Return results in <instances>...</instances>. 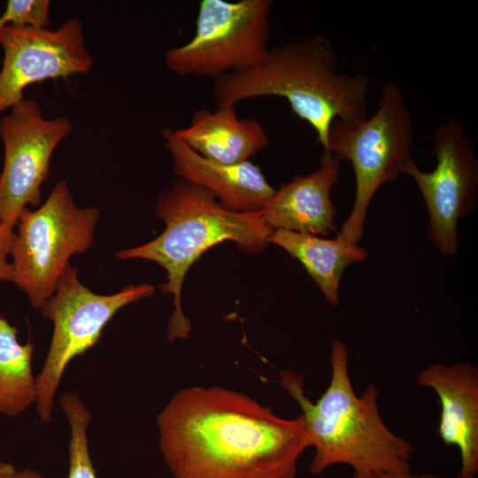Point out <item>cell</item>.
<instances>
[{"label": "cell", "mask_w": 478, "mask_h": 478, "mask_svg": "<svg viewBox=\"0 0 478 478\" xmlns=\"http://www.w3.org/2000/svg\"><path fill=\"white\" fill-rule=\"evenodd\" d=\"M150 284H130L112 295L94 293L78 278L70 265L60 277L55 292L41 308L53 324L49 351L36 376V411L40 420L52 419L54 397L71 360L84 354L99 341L106 324L125 305L153 295Z\"/></svg>", "instance_id": "cell-8"}, {"label": "cell", "mask_w": 478, "mask_h": 478, "mask_svg": "<svg viewBox=\"0 0 478 478\" xmlns=\"http://www.w3.org/2000/svg\"><path fill=\"white\" fill-rule=\"evenodd\" d=\"M272 0H202L193 37L165 53L180 76L215 80L255 66L270 50Z\"/></svg>", "instance_id": "cell-7"}, {"label": "cell", "mask_w": 478, "mask_h": 478, "mask_svg": "<svg viewBox=\"0 0 478 478\" xmlns=\"http://www.w3.org/2000/svg\"><path fill=\"white\" fill-rule=\"evenodd\" d=\"M49 10V0H9L0 17V27L14 26L48 28Z\"/></svg>", "instance_id": "cell-19"}, {"label": "cell", "mask_w": 478, "mask_h": 478, "mask_svg": "<svg viewBox=\"0 0 478 478\" xmlns=\"http://www.w3.org/2000/svg\"><path fill=\"white\" fill-rule=\"evenodd\" d=\"M331 376L328 388L312 402L300 374L283 370L279 383L299 405L314 455L309 466L312 475L343 464L354 472H412L413 446L392 432L378 405L379 390L371 383L358 396L349 372L348 346L335 339L330 349Z\"/></svg>", "instance_id": "cell-2"}, {"label": "cell", "mask_w": 478, "mask_h": 478, "mask_svg": "<svg viewBox=\"0 0 478 478\" xmlns=\"http://www.w3.org/2000/svg\"><path fill=\"white\" fill-rule=\"evenodd\" d=\"M0 46L4 50L0 115L24 99L23 92L30 84L85 74L94 66L78 18L69 19L56 30L2 27Z\"/></svg>", "instance_id": "cell-11"}, {"label": "cell", "mask_w": 478, "mask_h": 478, "mask_svg": "<svg viewBox=\"0 0 478 478\" xmlns=\"http://www.w3.org/2000/svg\"><path fill=\"white\" fill-rule=\"evenodd\" d=\"M431 172L414 163L405 174L412 177L426 204L428 239L443 256L458 251L459 220L469 216L477 202L478 160L472 138L455 116L440 123L433 133Z\"/></svg>", "instance_id": "cell-9"}, {"label": "cell", "mask_w": 478, "mask_h": 478, "mask_svg": "<svg viewBox=\"0 0 478 478\" xmlns=\"http://www.w3.org/2000/svg\"><path fill=\"white\" fill-rule=\"evenodd\" d=\"M177 136L203 157L224 164H238L269 145L260 122L239 119L235 105L201 109L189 126L174 129Z\"/></svg>", "instance_id": "cell-15"}, {"label": "cell", "mask_w": 478, "mask_h": 478, "mask_svg": "<svg viewBox=\"0 0 478 478\" xmlns=\"http://www.w3.org/2000/svg\"><path fill=\"white\" fill-rule=\"evenodd\" d=\"M100 216L98 208L79 207L64 181L37 209L23 211L11 252L12 282L34 308L53 295L70 258L90 248Z\"/></svg>", "instance_id": "cell-6"}, {"label": "cell", "mask_w": 478, "mask_h": 478, "mask_svg": "<svg viewBox=\"0 0 478 478\" xmlns=\"http://www.w3.org/2000/svg\"><path fill=\"white\" fill-rule=\"evenodd\" d=\"M416 382L437 395L441 413L438 435L446 445L459 449L457 478L478 473V369L466 363H437L423 368Z\"/></svg>", "instance_id": "cell-12"}, {"label": "cell", "mask_w": 478, "mask_h": 478, "mask_svg": "<svg viewBox=\"0 0 478 478\" xmlns=\"http://www.w3.org/2000/svg\"><path fill=\"white\" fill-rule=\"evenodd\" d=\"M34 350L32 343H19L18 329L0 313V414L14 418L36 404Z\"/></svg>", "instance_id": "cell-17"}, {"label": "cell", "mask_w": 478, "mask_h": 478, "mask_svg": "<svg viewBox=\"0 0 478 478\" xmlns=\"http://www.w3.org/2000/svg\"><path fill=\"white\" fill-rule=\"evenodd\" d=\"M350 478H445L443 476L436 474H429V473H423L420 474L406 473V474H394V473H388V472H379V471H372V472H354L352 473L351 476Z\"/></svg>", "instance_id": "cell-21"}, {"label": "cell", "mask_w": 478, "mask_h": 478, "mask_svg": "<svg viewBox=\"0 0 478 478\" xmlns=\"http://www.w3.org/2000/svg\"><path fill=\"white\" fill-rule=\"evenodd\" d=\"M161 137L171 155L175 174L206 189L230 211H262L275 191L261 170L251 161L224 164L208 159L192 150L168 127L162 129Z\"/></svg>", "instance_id": "cell-13"}, {"label": "cell", "mask_w": 478, "mask_h": 478, "mask_svg": "<svg viewBox=\"0 0 478 478\" xmlns=\"http://www.w3.org/2000/svg\"><path fill=\"white\" fill-rule=\"evenodd\" d=\"M338 66L335 47L320 35L270 48L255 66L215 80V106L259 96L283 97L313 128L317 142L327 150L335 120L356 122L368 117L369 79L361 72L340 73Z\"/></svg>", "instance_id": "cell-3"}, {"label": "cell", "mask_w": 478, "mask_h": 478, "mask_svg": "<svg viewBox=\"0 0 478 478\" xmlns=\"http://www.w3.org/2000/svg\"><path fill=\"white\" fill-rule=\"evenodd\" d=\"M157 426L174 478H296L310 447L302 414L281 418L245 394L217 386L181 389Z\"/></svg>", "instance_id": "cell-1"}, {"label": "cell", "mask_w": 478, "mask_h": 478, "mask_svg": "<svg viewBox=\"0 0 478 478\" xmlns=\"http://www.w3.org/2000/svg\"><path fill=\"white\" fill-rule=\"evenodd\" d=\"M341 163L324 150L316 171L298 175L274 191L262 210L266 223L273 230L313 235L335 232L336 209L330 192L338 182Z\"/></svg>", "instance_id": "cell-14"}, {"label": "cell", "mask_w": 478, "mask_h": 478, "mask_svg": "<svg viewBox=\"0 0 478 478\" xmlns=\"http://www.w3.org/2000/svg\"><path fill=\"white\" fill-rule=\"evenodd\" d=\"M155 212L166 224L163 233L147 243L118 251L116 257L153 261L166 270L162 293L173 297L167 339L185 340L191 323L182 311L181 288L192 264L209 248L227 240L243 251L259 252L269 243L273 229L264 220L262 211H230L206 189L181 179L158 197Z\"/></svg>", "instance_id": "cell-4"}, {"label": "cell", "mask_w": 478, "mask_h": 478, "mask_svg": "<svg viewBox=\"0 0 478 478\" xmlns=\"http://www.w3.org/2000/svg\"><path fill=\"white\" fill-rule=\"evenodd\" d=\"M59 405L70 426L68 478H96L89 450L90 412L73 392L62 393Z\"/></svg>", "instance_id": "cell-18"}, {"label": "cell", "mask_w": 478, "mask_h": 478, "mask_svg": "<svg viewBox=\"0 0 478 478\" xmlns=\"http://www.w3.org/2000/svg\"><path fill=\"white\" fill-rule=\"evenodd\" d=\"M413 143L412 115L396 82L383 86L379 107L372 116L356 122H332L327 150L341 162L351 163L356 181L353 207L336 236L349 243L362 238L374 194L415 163L411 156Z\"/></svg>", "instance_id": "cell-5"}, {"label": "cell", "mask_w": 478, "mask_h": 478, "mask_svg": "<svg viewBox=\"0 0 478 478\" xmlns=\"http://www.w3.org/2000/svg\"><path fill=\"white\" fill-rule=\"evenodd\" d=\"M268 243L281 247L299 260L332 306L339 303V286L346 267L365 260L367 256L364 248L338 236L325 239L306 233L275 229Z\"/></svg>", "instance_id": "cell-16"}, {"label": "cell", "mask_w": 478, "mask_h": 478, "mask_svg": "<svg viewBox=\"0 0 478 478\" xmlns=\"http://www.w3.org/2000/svg\"><path fill=\"white\" fill-rule=\"evenodd\" d=\"M0 478H45L41 473L25 468L18 469L14 465L0 461Z\"/></svg>", "instance_id": "cell-22"}, {"label": "cell", "mask_w": 478, "mask_h": 478, "mask_svg": "<svg viewBox=\"0 0 478 478\" xmlns=\"http://www.w3.org/2000/svg\"><path fill=\"white\" fill-rule=\"evenodd\" d=\"M64 117L48 120L40 104L23 99L0 120L4 159L0 173V219L14 228L23 211L42 204V185L56 148L71 134Z\"/></svg>", "instance_id": "cell-10"}, {"label": "cell", "mask_w": 478, "mask_h": 478, "mask_svg": "<svg viewBox=\"0 0 478 478\" xmlns=\"http://www.w3.org/2000/svg\"><path fill=\"white\" fill-rule=\"evenodd\" d=\"M15 232L0 219V281H12V266L10 261Z\"/></svg>", "instance_id": "cell-20"}]
</instances>
